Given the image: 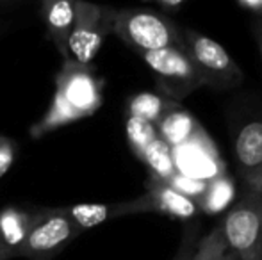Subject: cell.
Instances as JSON below:
<instances>
[{
    "label": "cell",
    "mask_w": 262,
    "mask_h": 260,
    "mask_svg": "<svg viewBox=\"0 0 262 260\" xmlns=\"http://www.w3.org/2000/svg\"><path fill=\"white\" fill-rule=\"evenodd\" d=\"M221 235L237 260H262V195L248 191L220 223Z\"/></svg>",
    "instance_id": "277c9868"
},
{
    "label": "cell",
    "mask_w": 262,
    "mask_h": 260,
    "mask_svg": "<svg viewBox=\"0 0 262 260\" xmlns=\"http://www.w3.org/2000/svg\"><path fill=\"white\" fill-rule=\"evenodd\" d=\"M204 130L198 120L189 111L179 107L175 111L168 112L161 122L157 123V134L169 148H177L186 143H189L193 137H196Z\"/></svg>",
    "instance_id": "5bb4252c"
},
{
    "label": "cell",
    "mask_w": 262,
    "mask_h": 260,
    "mask_svg": "<svg viewBox=\"0 0 262 260\" xmlns=\"http://www.w3.org/2000/svg\"><path fill=\"white\" fill-rule=\"evenodd\" d=\"M235 198L234 180L227 173L212 178L207 184L204 195L196 200V205L202 214H220L223 212Z\"/></svg>",
    "instance_id": "2e32d148"
},
{
    "label": "cell",
    "mask_w": 262,
    "mask_h": 260,
    "mask_svg": "<svg viewBox=\"0 0 262 260\" xmlns=\"http://www.w3.org/2000/svg\"><path fill=\"white\" fill-rule=\"evenodd\" d=\"M116 9L75 0V23L66 43V59L91 66L109 32H113ZM64 61V59H62Z\"/></svg>",
    "instance_id": "5b68a950"
},
{
    "label": "cell",
    "mask_w": 262,
    "mask_h": 260,
    "mask_svg": "<svg viewBox=\"0 0 262 260\" xmlns=\"http://www.w3.org/2000/svg\"><path fill=\"white\" fill-rule=\"evenodd\" d=\"M14 153H16V143L6 135H0V178L13 166Z\"/></svg>",
    "instance_id": "44dd1931"
},
{
    "label": "cell",
    "mask_w": 262,
    "mask_h": 260,
    "mask_svg": "<svg viewBox=\"0 0 262 260\" xmlns=\"http://www.w3.org/2000/svg\"><path fill=\"white\" fill-rule=\"evenodd\" d=\"M187 6V2H184V0H161V2L156 4L157 7V13L164 14V16L169 18V14H177L179 11H182L184 7Z\"/></svg>",
    "instance_id": "7402d4cb"
},
{
    "label": "cell",
    "mask_w": 262,
    "mask_h": 260,
    "mask_svg": "<svg viewBox=\"0 0 262 260\" xmlns=\"http://www.w3.org/2000/svg\"><path fill=\"white\" fill-rule=\"evenodd\" d=\"M234 153L243 182L262 168V118L252 120L234 139Z\"/></svg>",
    "instance_id": "8fae6325"
},
{
    "label": "cell",
    "mask_w": 262,
    "mask_h": 260,
    "mask_svg": "<svg viewBox=\"0 0 262 260\" xmlns=\"http://www.w3.org/2000/svg\"><path fill=\"white\" fill-rule=\"evenodd\" d=\"M32 212L18 207H6L0 210V244L9 258L20 257L21 248L29 235Z\"/></svg>",
    "instance_id": "4fadbf2b"
},
{
    "label": "cell",
    "mask_w": 262,
    "mask_h": 260,
    "mask_svg": "<svg viewBox=\"0 0 262 260\" xmlns=\"http://www.w3.org/2000/svg\"><path fill=\"white\" fill-rule=\"evenodd\" d=\"M0 260H9V255L6 253V250L2 248V244H0Z\"/></svg>",
    "instance_id": "484cf974"
},
{
    "label": "cell",
    "mask_w": 262,
    "mask_h": 260,
    "mask_svg": "<svg viewBox=\"0 0 262 260\" xmlns=\"http://www.w3.org/2000/svg\"><path fill=\"white\" fill-rule=\"evenodd\" d=\"M139 207V214L143 212H157L162 216H169L175 219H194L202 214L198 205L191 198L180 195L173 187H169L166 182L148 177L146 180V193L143 196L136 198Z\"/></svg>",
    "instance_id": "9c48e42d"
},
{
    "label": "cell",
    "mask_w": 262,
    "mask_h": 260,
    "mask_svg": "<svg viewBox=\"0 0 262 260\" xmlns=\"http://www.w3.org/2000/svg\"><path fill=\"white\" fill-rule=\"evenodd\" d=\"M193 260H237V258L228 250L227 243H225L223 235H221V228L217 225L216 228L210 230L207 235L200 237Z\"/></svg>",
    "instance_id": "d6986e66"
},
{
    "label": "cell",
    "mask_w": 262,
    "mask_h": 260,
    "mask_svg": "<svg viewBox=\"0 0 262 260\" xmlns=\"http://www.w3.org/2000/svg\"><path fill=\"white\" fill-rule=\"evenodd\" d=\"M113 32L138 54L182 49V31L168 16L152 9L116 11Z\"/></svg>",
    "instance_id": "7a4b0ae2"
},
{
    "label": "cell",
    "mask_w": 262,
    "mask_h": 260,
    "mask_svg": "<svg viewBox=\"0 0 262 260\" xmlns=\"http://www.w3.org/2000/svg\"><path fill=\"white\" fill-rule=\"evenodd\" d=\"M245 185L248 191H255V193H259V195H262V168L257 173H253L250 178H246Z\"/></svg>",
    "instance_id": "cb8c5ba5"
},
{
    "label": "cell",
    "mask_w": 262,
    "mask_h": 260,
    "mask_svg": "<svg viewBox=\"0 0 262 260\" xmlns=\"http://www.w3.org/2000/svg\"><path fill=\"white\" fill-rule=\"evenodd\" d=\"M125 132H127L128 146H130L132 153L138 159H141L145 150L159 137L156 125H152L150 122H145L141 118H134V116H127Z\"/></svg>",
    "instance_id": "ac0fdd59"
},
{
    "label": "cell",
    "mask_w": 262,
    "mask_h": 260,
    "mask_svg": "<svg viewBox=\"0 0 262 260\" xmlns=\"http://www.w3.org/2000/svg\"><path fill=\"white\" fill-rule=\"evenodd\" d=\"M156 77L162 97L179 102L204 87L200 73L182 49H162L139 54Z\"/></svg>",
    "instance_id": "8992f818"
},
{
    "label": "cell",
    "mask_w": 262,
    "mask_h": 260,
    "mask_svg": "<svg viewBox=\"0 0 262 260\" xmlns=\"http://www.w3.org/2000/svg\"><path fill=\"white\" fill-rule=\"evenodd\" d=\"M235 6L245 11L246 14H250L252 20L262 18V0H237Z\"/></svg>",
    "instance_id": "603a6c76"
},
{
    "label": "cell",
    "mask_w": 262,
    "mask_h": 260,
    "mask_svg": "<svg viewBox=\"0 0 262 260\" xmlns=\"http://www.w3.org/2000/svg\"><path fill=\"white\" fill-rule=\"evenodd\" d=\"M77 235L79 232L66 214V208L36 210L32 212L31 228L20 257L29 260H52Z\"/></svg>",
    "instance_id": "52a82bcc"
},
{
    "label": "cell",
    "mask_w": 262,
    "mask_h": 260,
    "mask_svg": "<svg viewBox=\"0 0 262 260\" xmlns=\"http://www.w3.org/2000/svg\"><path fill=\"white\" fill-rule=\"evenodd\" d=\"M173 162L179 175L193 180L210 182L212 178L227 173L225 162L221 160L216 145L205 130L182 146L171 148Z\"/></svg>",
    "instance_id": "ba28073f"
},
{
    "label": "cell",
    "mask_w": 262,
    "mask_h": 260,
    "mask_svg": "<svg viewBox=\"0 0 262 260\" xmlns=\"http://www.w3.org/2000/svg\"><path fill=\"white\" fill-rule=\"evenodd\" d=\"M139 160L146 164V168L150 171V177L157 178V180L169 182L177 175L171 148L161 137H157L145 150V153H143V157Z\"/></svg>",
    "instance_id": "e0dca14e"
},
{
    "label": "cell",
    "mask_w": 262,
    "mask_h": 260,
    "mask_svg": "<svg viewBox=\"0 0 262 260\" xmlns=\"http://www.w3.org/2000/svg\"><path fill=\"white\" fill-rule=\"evenodd\" d=\"M252 34L255 38L257 49L260 52V59H262V18L259 20H252Z\"/></svg>",
    "instance_id": "d4e9b609"
},
{
    "label": "cell",
    "mask_w": 262,
    "mask_h": 260,
    "mask_svg": "<svg viewBox=\"0 0 262 260\" xmlns=\"http://www.w3.org/2000/svg\"><path fill=\"white\" fill-rule=\"evenodd\" d=\"M41 14L49 38L55 43L62 59H66V43L75 23V0H45L41 4Z\"/></svg>",
    "instance_id": "7c38bea8"
},
{
    "label": "cell",
    "mask_w": 262,
    "mask_h": 260,
    "mask_svg": "<svg viewBox=\"0 0 262 260\" xmlns=\"http://www.w3.org/2000/svg\"><path fill=\"white\" fill-rule=\"evenodd\" d=\"M102 80L97 79L93 68L64 59L55 75L52 105L47 114L31 127V135L41 137L68 123L88 118L102 107Z\"/></svg>",
    "instance_id": "6da1fadb"
},
{
    "label": "cell",
    "mask_w": 262,
    "mask_h": 260,
    "mask_svg": "<svg viewBox=\"0 0 262 260\" xmlns=\"http://www.w3.org/2000/svg\"><path fill=\"white\" fill-rule=\"evenodd\" d=\"M179 102H173L166 97L156 93H138L128 98L127 102V116L141 118L157 127V123L164 118L168 112L179 109Z\"/></svg>",
    "instance_id": "9a60e30c"
},
{
    "label": "cell",
    "mask_w": 262,
    "mask_h": 260,
    "mask_svg": "<svg viewBox=\"0 0 262 260\" xmlns=\"http://www.w3.org/2000/svg\"><path fill=\"white\" fill-rule=\"evenodd\" d=\"M180 31L182 50L200 73L204 87H210L214 91H230L243 86L245 72L220 43L194 29L184 27Z\"/></svg>",
    "instance_id": "3957f363"
},
{
    "label": "cell",
    "mask_w": 262,
    "mask_h": 260,
    "mask_svg": "<svg viewBox=\"0 0 262 260\" xmlns=\"http://www.w3.org/2000/svg\"><path fill=\"white\" fill-rule=\"evenodd\" d=\"M200 223H193V225H187L184 228V235L180 241V246L177 250L175 257L171 260H193L194 253H196L198 241H200Z\"/></svg>",
    "instance_id": "ffe728a7"
},
{
    "label": "cell",
    "mask_w": 262,
    "mask_h": 260,
    "mask_svg": "<svg viewBox=\"0 0 262 260\" xmlns=\"http://www.w3.org/2000/svg\"><path fill=\"white\" fill-rule=\"evenodd\" d=\"M66 214L75 225L77 232H86L95 226L102 225V223L109 221L114 218H121V216H130L139 214L138 201H120V203H77L72 207H66Z\"/></svg>",
    "instance_id": "30bf717a"
}]
</instances>
